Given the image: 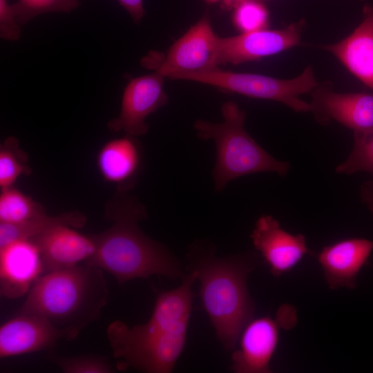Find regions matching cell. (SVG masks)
Here are the masks:
<instances>
[{
  "label": "cell",
  "instance_id": "12",
  "mask_svg": "<svg viewBox=\"0 0 373 373\" xmlns=\"http://www.w3.org/2000/svg\"><path fill=\"white\" fill-rule=\"evenodd\" d=\"M309 105L319 123L335 120L354 132L373 129V94L336 93L325 84H318Z\"/></svg>",
  "mask_w": 373,
  "mask_h": 373
},
{
  "label": "cell",
  "instance_id": "16",
  "mask_svg": "<svg viewBox=\"0 0 373 373\" xmlns=\"http://www.w3.org/2000/svg\"><path fill=\"white\" fill-rule=\"evenodd\" d=\"M373 251V240L352 238L324 247L317 256L332 289H354L357 276Z\"/></svg>",
  "mask_w": 373,
  "mask_h": 373
},
{
  "label": "cell",
  "instance_id": "27",
  "mask_svg": "<svg viewBox=\"0 0 373 373\" xmlns=\"http://www.w3.org/2000/svg\"><path fill=\"white\" fill-rule=\"evenodd\" d=\"M119 3L128 12L134 22H140L144 14L143 0H117Z\"/></svg>",
  "mask_w": 373,
  "mask_h": 373
},
{
  "label": "cell",
  "instance_id": "14",
  "mask_svg": "<svg viewBox=\"0 0 373 373\" xmlns=\"http://www.w3.org/2000/svg\"><path fill=\"white\" fill-rule=\"evenodd\" d=\"M64 338L62 332L45 318L34 314L19 313L0 327L1 358L39 352L53 347Z\"/></svg>",
  "mask_w": 373,
  "mask_h": 373
},
{
  "label": "cell",
  "instance_id": "30",
  "mask_svg": "<svg viewBox=\"0 0 373 373\" xmlns=\"http://www.w3.org/2000/svg\"><path fill=\"white\" fill-rule=\"evenodd\" d=\"M207 3H216V2H218L219 1H222V0H205Z\"/></svg>",
  "mask_w": 373,
  "mask_h": 373
},
{
  "label": "cell",
  "instance_id": "3",
  "mask_svg": "<svg viewBox=\"0 0 373 373\" xmlns=\"http://www.w3.org/2000/svg\"><path fill=\"white\" fill-rule=\"evenodd\" d=\"M108 298L104 270L82 263L41 275L30 289L19 313L45 318L70 341L99 318Z\"/></svg>",
  "mask_w": 373,
  "mask_h": 373
},
{
  "label": "cell",
  "instance_id": "21",
  "mask_svg": "<svg viewBox=\"0 0 373 373\" xmlns=\"http://www.w3.org/2000/svg\"><path fill=\"white\" fill-rule=\"evenodd\" d=\"M31 172L28 155L20 147L19 140L8 137L0 145L1 190L12 186L21 175H29Z\"/></svg>",
  "mask_w": 373,
  "mask_h": 373
},
{
  "label": "cell",
  "instance_id": "26",
  "mask_svg": "<svg viewBox=\"0 0 373 373\" xmlns=\"http://www.w3.org/2000/svg\"><path fill=\"white\" fill-rule=\"evenodd\" d=\"M19 23L12 4L8 0H0V37L16 41L21 35Z\"/></svg>",
  "mask_w": 373,
  "mask_h": 373
},
{
  "label": "cell",
  "instance_id": "9",
  "mask_svg": "<svg viewBox=\"0 0 373 373\" xmlns=\"http://www.w3.org/2000/svg\"><path fill=\"white\" fill-rule=\"evenodd\" d=\"M165 78L155 70L131 79L124 90L119 115L108 122V130L124 131L135 137L145 135L149 129L146 119L168 102L164 90Z\"/></svg>",
  "mask_w": 373,
  "mask_h": 373
},
{
  "label": "cell",
  "instance_id": "19",
  "mask_svg": "<svg viewBox=\"0 0 373 373\" xmlns=\"http://www.w3.org/2000/svg\"><path fill=\"white\" fill-rule=\"evenodd\" d=\"M86 220L84 213L71 211L55 216L44 213L16 224L0 222V248L16 240H30L60 225L79 229L85 225Z\"/></svg>",
  "mask_w": 373,
  "mask_h": 373
},
{
  "label": "cell",
  "instance_id": "8",
  "mask_svg": "<svg viewBox=\"0 0 373 373\" xmlns=\"http://www.w3.org/2000/svg\"><path fill=\"white\" fill-rule=\"evenodd\" d=\"M209 17L205 15L171 46L155 70L177 79L185 75L218 68V44Z\"/></svg>",
  "mask_w": 373,
  "mask_h": 373
},
{
  "label": "cell",
  "instance_id": "25",
  "mask_svg": "<svg viewBox=\"0 0 373 373\" xmlns=\"http://www.w3.org/2000/svg\"><path fill=\"white\" fill-rule=\"evenodd\" d=\"M47 359L54 362L65 373H111L115 369L109 361L98 356L75 357L48 355Z\"/></svg>",
  "mask_w": 373,
  "mask_h": 373
},
{
  "label": "cell",
  "instance_id": "13",
  "mask_svg": "<svg viewBox=\"0 0 373 373\" xmlns=\"http://www.w3.org/2000/svg\"><path fill=\"white\" fill-rule=\"evenodd\" d=\"M30 240L39 249L44 274L84 263L96 250L91 235H83L66 225L52 228Z\"/></svg>",
  "mask_w": 373,
  "mask_h": 373
},
{
  "label": "cell",
  "instance_id": "6",
  "mask_svg": "<svg viewBox=\"0 0 373 373\" xmlns=\"http://www.w3.org/2000/svg\"><path fill=\"white\" fill-rule=\"evenodd\" d=\"M178 80L200 82L249 97L276 101L299 113L310 111L309 103L300 97L312 92L318 84L310 66L298 76L289 79L259 74L234 73L216 68L185 75Z\"/></svg>",
  "mask_w": 373,
  "mask_h": 373
},
{
  "label": "cell",
  "instance_id": "24",
  "mask_svg": "<svg viewBox=\"0 0 373 373\" xmlns=\"http://www.w3.org/2000/svg\"><path fill=\"white\" fill-rule=\"evenodd\" d=\"M269 19L267 7L258 0L243 1L233 8V22L242 33L267 29Z\"/></svg>",
  "mask_w": 373,
  "mask_h": 373
},
{
  "label": "cell",
  "instance_id": "15",
  "mask_svg": "<svg viewBox=\"0 0 373 373\" xmlns=\"http://www.w3.org/2000/svg\"><path fill=\"white\" fill-rule=\"evenodd\" d=\"M44 268L37 247L30 240H19L0 248V293L17 298L28 293Z\"/></svg>",
  "mask_w": 373,
  "mask_h": 373
},
{
  "label": "cell",
  "instance_id": "29",
  "mask_svg": "<svg viewBox=\"0 0 373 373\" xmlns=\"http://www.w3.org/2000/svg\"><path fill=\"white\" fill-rule=\"evenodd\" d=\"M248 0H222V7L225 9L234 8L239 3Z\"/></svg>",
  "mask_w": 373,
  "mask_h": 373
},
{
  "label": "cell",
  "instance_id": "10",
  "mask_svg": "<svg viewBox=\"0 0 373 373\" xmlns=\"http://www.w3.org/2000/svg\"><path fill=\"white\" fill-rule=\"evenodd\" d=\"M303 22L278 30L263 29L218 38V64L237 65L259 60L299 44Z\"/></svg>",
  "mask_w": 373,
  "mask_h": 373
},
{
  "label": "cell",
  "instance_id": "17",
  "mask_svg": "<svg viewBox=\"0 0 373 373\" xmlns=\"http://www.w3.org/2000/svg\"><path fill=\"white\" fill-rule=\"evenodd\" d=\"M323 48L373 90V6L364 8L363 21L350 35Z\"/></svg>",
  "mask_w": 373,
  "mask_h": 373
},
{
  "label": "cell",
  "instance_id": "1",
  "mask_svg": "<svg viewBox=\"0 0 373 373\" xmlns=\"http://www.w3.org/2000/svg\"><path fill=\"white\" fill-rule=\"evenodd\" d=\"M105 216L113 224L91 235L96 250L84 263L109 272L119 284L153 275L171 279L184 276L174 255L140 229L138 222L147 218V212L137 198L117 189L106 204Z\"/></svg>",
  "mask_w": 373,
  "mask_h": 373
},
{
  "label": "cell",
  "instance_id": "20",
  "mask_svg": "<svg viewBox=\"0 0 373 373\" xmlns=\"http://www.w3.org/2000/svg\"><path fill=\"white\" fill-rule=\"evenodd\" d=\"M44 213L42 204L13 186L1 190L0 222L19 223Z\"/></svg>",
  "mask_w": 373,
  "mask_h": 373
},
{
  "label": "cell",
  "instance_id": "18",
  "mask_svg": "<svg viewBox=\"0 0 373 373\" xmlns=\"http://www.w3.org/2000/svg\"><path fill=\"white\" fill-rule=\"evenodd\" d=\"M135 138L126 135L109 140L98 151V171L105 181L116 184L118 189H131L141 169V149Z\"/></svg>",
  "mask_w": 373,
  "mask_h": 373
},
{
  "label": "cell",
  "instance_id": "23",
  "mask_svg": "<svg viewBox=\"0 0 373 373\" xmlns=\"http://www.w3.org/2000/svg\"><path fill=\"white\" fill-rule=\"evenodd\" d=\"M79 4V0H17L12 6L19 23L23 26L42 14L70 13Z\"/></svg>",
  "mask_w": 373,
  "mask_h": 373
},
{
  "label": "cell",
  "instance_id": "4",
  "mask_svg": "<svg viewBox=\"0 0 373 373\" xmlns=\"http://www.w3.org/2000/svg\"><path fill=\"white\" fill-rule=\"evenodd\" d=\"M222 115L224 119L220 123L199 119L193 124L198 137L215 142L216 160L212 175L216 191H222L230 181L251 173L287 174L290 164L274 157L246 131L245 113L236 103L223 104Z\"/></svg>",
  "mask_w": 373,
  "mask_h": 373
},
{
  "label": "cell",
  "instance_id": "7",
  "mask_svg": "<svg viewBox=\"0 0 373 373\" xmlns=\"http://www.w3.org/2000/svg\"><path fill=\"white\" fill-rule=\"evenodd\" d=\"M297 323V311L289 304L280 305L274 317L252 318L240 336L239 347L231 355V370L236 373H270L281 329L289 330Z\"/></svg>",
  "mask_w": 373,
  "mask_h": 373
},
{
  "label": "cell",
  "instance_id": "2",
  "mask_svg": "<svg viewBox=\"0 0 373 373\" xmlns=\"http://www.w3.org/2000/svg\"><path fill=\"white\" fill-rule=\"evenodd\" d=\"M187 263V270L195 271L200 282L202 304L218 339L224 350H233L255 312L247 283L255 267L253 259L247 255L217 258L213 247L198 242L189 249Z\"/></svg>",
  "mask_w": 373,
  "mask_h": 373
},
{
  "label": "cell",
  "instance_id": "28",
  "mask_svg": "<svg viewBox=\"0 0 373 373\" xmlns=\"http://www.w3.org/2000/svg\"><path fill=\"white\" fill-rule=\"evenodd\" d=\"M361 198L369 209L373 212V181L367 182L362 186Z\"/></svg>",
  "mask_w": 373,
  "mask_h": 373
},
{
  "label": "cell",
  "instance_id": "11",
  "mask_svg": "<svg viewBox=\"0 0 373 373\" xmlns=\"http://www.w3.org/2000/svg\"><path fill=\"white\" fill-rule=\"evenodd\" d=\"M255 249L269 265L274 276L289 271L312 251L302 234H291L271 216H260L250 236Z\"/></svg>",
  "mask_w": 373,
  "mask_h": 373
},
{
  "label": "cell",
  "instance_id": "5",
  "mask_svg": "<svg viewBox=\"0 0 373 373\" xmlns=\"http://www.w3.org/2000/svg\"><path fill=\"white\" fill-rule=\"evenodd\" d=\"M106 334L119 369L170 373L184 348L187 330L170 331L148 323L130 327L115 321Z\"/></svg>",
  "mask_w": 373,
  "mask_h": 373
},
{
  "label": "cell",
  "instance_id": "22",
  "mask_svg": "<svg viewBox=\"0 0 373 373\" xmlns=\"http://www.w3.org/2000/svg\"><path fill=\"white\" fill-rule=\"evenodd\" d=\"M354 144L347 159L336 168L338 173L365 171L373 174V129L354 132Z\"/></svg>",
  "mask_w": 373,
  "mask_h": 373
}]
</instances>
